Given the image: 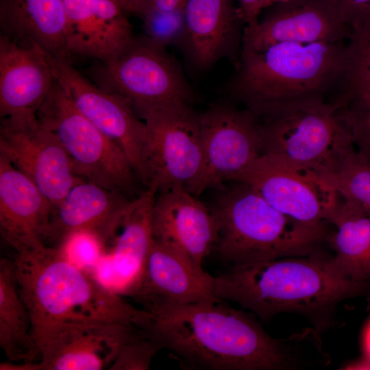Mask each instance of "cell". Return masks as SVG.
I'll use <instances>...</instances> for the list:
<instances>
[{"label": "cell", "mask_w": 370, "mask_h": 370, "mask_svg": "<svg viewBox=\"0 0 370 370\" xmlns=\"http://www.w3.org/2000/svg\"><path fill=\"white\" fill-rule=\"evenodd\" d=\"M245 27L256 26L262 12L272 5L275 0H237Z\"/></svg>", "instance_id": "34"}, {"label": "cell", "mask_w": 370, "mask_h": 370, "mask_svg": "<svg viewBox=\"0 0 370 370\" xmlns=\"http://www.w3.org/2000/svg\"><path fill=\"white\" fill-rule=\"evenodd\" d=\"M347 51L345 86L332 103L338 108L353 101L370 99V18L351 27Z\"/></svg>", "instance_id": "27"}, {"label": "cell", "mask_w": 370, "mask_h": 370, "mask_svg": "<svg viewBox=\"0 0 370 370\" xmlns=\"http://www.w3.org/2000/svg\"><path fill=\"white\" fill-rule=\"evenodd\" d=\"M350 28L370 18V0H330Z\"/></svg>", "instance_id": "33"}, {"label": "cell", "mask_w": 370, "mask_h": 370, "mask_svg": "<svg viewBox=\"0 0 370 370\" xmlns=\"http://www.w3.org/2000/svg\"><path fill=\"white\" fill-rule=\"evenodd\" d=\"M145 0H130L132 3L133 4L135 10H136V14H137L138 10L140 8V6L143 4V1Z\"/></svg>", "instance_id": "38"}, {"label": "cell", "mask_w": 370, "mask_h": 370, "mask_svg": "<svg viewBox=\"0 0 370 370\" xmlns=\"http://www.w3.org/2000/svg\"><path fill=\"white\" fill-rule=\"evenodd\" d=\"M51 210L34 183L0 156V232L15 254L47 247Z\"/></svg>", "instance_id": "19"}, {"label": "cell", "mask_w": 370, "mask_h": 370, "mask_svg": "<svg viewBox=\"0 0 370 370\" xmlns=\"http://www.w3.org/2000/svg\"><path fill=\"white\" fill-rule=\"evenodd\" d=\"M332 258L321 249L305 256L231 266L215 277V293L265 321L281 312L299 313L319 332L331 323L341 301L370 293V284L348 279Z\"/></svg>", "instance_id": "3"}, {"label": "cell", "mask_w": 370, "mask_h": 370, "mask_svg": "<svg viewBox=\"0 0 370 370\" xmlns=\"http://www.w3.org/2000/svg\"><path fill=\"white\" fill-rule=\"evenodd\" d=\"M157 192L153 186L147 187L131 201L106 245L112 288L120 295H127L138 282L152 247L151 210Z\"/></svg>", "instance_id": "23"}, {"label": "cell", "mask_w": 370, "mask_h": 370, "mask_svg": "<svg viewBox=\"0 0 370 370\" xmlns=\"http://www.w3.org/2000/svg\"><path fill=\"white\" fill-rule=\"evenodd\" d=\"M262 153L313 169L322 177L334 171L353 149L339 109L328 102L260 120Z\"/></svg>", "instance_id": "8"}, {"label": "cell", "mask_w": 370, "mask_h": 370, "mask_svg": "<svg viewBox=\"0 0 370 370\" xmlns=\"http://www.w3.org/2000/svg\"><path fill=\"white\" fill-rule=\"evenodd\" d=\"M350 32L330 0H283L267 8L256 26L244 27L242 49L257 51L280 42H344Z\"/></svg>", "instance_id": "15"}, {"label": "cell", "mask_w": 370, "mask_h": 370, "mask_svg": "<svg viewBox=\"0 0 370 370\" xmlns=\"http://www.w3.org/2000/svg\"><path fill=\"white\" fill-rule=\"evenodd\" d=\"M44 55L54 78L77 109L125 153L139 181L146 187L147 127L124 98L100 89L71 62Z\"/></svg>", "instance_id": "12"}, {"label": "cell", "mask_w": 370, "mask_h": 370, "mask_svg": "<svg viewBox=\"0 0 370 370\" xmlns=\"http://www.w3.org/2000/svg\"><path fill=\"white\" fill-rule=\"evenodd\" d=\"M0 156L31 180L52 208L84 180L75 174L58 138L37 116L1 119Z\"/></svg>", "instance_id": "13"}, {"label": "cell", "mask_w": 370, "mask_h": 370, "mask_svg": "<svg viewBox=\"0 0 370 370\" xmlns=\"http://www.w3.org/2000/svg\"><path fill=\"white\" fill-rule=\"evenodd\" d=\"M182 40L192 66L206 71L223 58L235 66L245 24L233 0H186Z\"/></svg>", "instance_id": "16"}, {"label": "cell", "mask_w": 370, "mask_h": 370, "mask_svg": "<svg viewBox=\"0 0 370 370\" xmlns=\"http://www.w3.org/2000/svg\"><path fill=\"white\" fill-rule=\"evenodd\" d=\"M127 295L148 312L169 306L222 301L215 293V277L183 250L155 239L142 275Z\"/></svg>", "instance_id": "14"}, {"label": "cell", "mask_w": 370, "mask_h": 370, "mask_svg": "<svg viewBox=\"0 0 370 370\" xmlns=\"http://www.w3.org/2000/svg\"><path fill=\"white\" fill-rule=\"evenodd\" d=\"M368 295H369V297H368V301H369L368 307L370 308V294H369Z\"/></svg>", "instance_id": "39"}, {"label": "cell", "mask_w": 370, "mask_h": 370, "mask_svg": "<svg viewBox=\"0 0 370 370\" xmlns=\"http://www.w3.org/2000/svg\"><path fill=\"white\" fill-rule=\"evenodd\" d=\"M186 0H145L138 10L137 15L147 8L162 11H173L182 10Z\"/></svg>", "instance_id": "35"}, {"label": "cell", "mask_w": 370, "mask_h": 370, "mask_svg": "<svg viewBox=\"0 0 370 370\" xmlns=\"http://www.w3.org/2000/svg\"><path fill=\"white\" fill-rule=\"evenodd\" d=\"M149 312L150 319L141 328L195 369L291 370L323 367L328 361L317 330L275 338L251 315L222 301Z\"/></svg>", "instance_id": "1"}, {"label": "cell", "mask_w": 370, "mask_h": 370, "mask_svg": "<svg viewBox=\"0 0 370 370\" xmlns=\"http://www.w3.org/2000/svg\"><path fill=\"white\" fill-rule=\"evenodd\" d=\"M151 225L155 240L178 247L201 265L218 241L219 226L211 209L182 187L156 197Z\"/></svg>", "instance_id": "20"}, {"label": "cell", "mask_w": 370, "mask_h": 370, "mask_svg": "<svg viewBox=\"0 0 370 370\" xmlns=\"http://www.w3.org/2000/svg\"><path fill=\"white\" fill-rule=\"evenodd\" d=\"M362 346L365 354L364 360L370 365V321L364 330Z\"/></svg>", "instance_id": "36"}, {"label": "cell", "mask_w": 370, "mask_h": 370, "mask_svg": "<svg viewBox=\"0 0 370 370\" xmlns=\"http://www.w3.org/2000/svg\"><path fill=\"white\" fill-rule=\"evenodd\" d=\"M37 117L62 145L77 176L128 197L135 192L139 180L125 153L77 109L56 79Z\"/></svg>", "instance_id": "6"}, {"label": "cell", "mask_w": 370, "mask_h": 370, "mask_svg": "<svg viewBox=\"0 0 370 370\" xmlns=\"http://www.w3.org/2000/svg\"><path fill=\"white\" fill-rule=\"evenodd\" d=\"M132 199L123 193L82 180L52 208L45 238L47 247L60 249L75 233L96 234L106 247Z\"/></svg>", "instance_id": "17"}, {"label": "cell", "mask_w": 370, "mask_h": 370, "mask_svg": "<svg viewBox=\"0 0 370 370\" xmlns=\"http://www.w3.org/2000/svg\"><path fill=\"white\" fill-rule=\"evenodd\" d=\"M138 16L143 21L145 35L158 43L165 47L182 39L184 28L183 9L162 11L147 8Z\"/></svg>", "instance_id": "30"}, {"label": "cell", "mask_w": 370, "mask_h": 370, "mask_svg": "<svg viewBox=\"0 0 370 370\" xmlns=\"http://www.w3.org/2000/svg\"><path fill=\"white\" fill-rule=\"evenodd\" d=\"M55 78L43 51L0 36V117L37 116Z\"/></svg>", "instance_id": "21"}, {"label": "cell", "mask_w": 370, "mask_h": 370, "mask_svg": "<svg viewBox=\"0 0 370 370\" xmlns=\"http://www.w3.org/2000/svg\"><path fill=\"white\" fill-rule=\"evenodd\" d=\"M123 8L126 12L136 14L135 8L130 0H112Z\"/></svg>", "instance_id": "37"}, {"label": "cell", "mask_w": 370, "mask_h": 370, "mask_svg": "<svg viewBox=\"0 0 370 370\" xmlns=\"http://www.w3.org/2000/svg\"><path fill=\"white\" fill-rule=\"evenodd\" d=\"M202 166L187 189L197 197L224 184L261 156L260 119L247 109L225 103L212 105L200 114Z\"/></svg>", "instance_id": "11"}, {"label": "cell", "mask_w": 370, "mask_h": 370, "mask_svg": "<svg viewBox=\"0 0 370 370\" xmlns=\"http://www.w3.org/2000/svg\"><path fill=\"white\" fill-rule=\"evenodd\" d=\"M80 269L86 271L95 268L105 255V247L95 234L79 232L71 236L60 249Z\"/></svg>", "instance_id": "31"}, {"label": "cell", "mask_w": 370, "mask_h": 370, "mask_svg": "<svg viewBox=\"0 0 370 370\" xmlns=\"http://www.w3.org/2000/svg\"><path fill=\"white\" fill-rule=\"evenodd\" d=\"M224 187L210 208L219 226L214 249L231 266L308 256L328 240L325 225H310L272 207L241 182Z\"/></svg>", "instance_id": "5"}, {"label": "cell", "mask_w": 370, "mask_h": 370, "mask_svg": "<svg viewBox=\"0 0 370 370\" xmlns=\"http://www.w3.org/2000/svg\"><path fill=\"white\" fill-rule=\"evenodd\" d=\"M343 199L370 216V158L353 149L338 167L323 176Z\"/></svg>", "instance_id": "28"}, {"label": "cell", "mask_w": 370, "mask_h": 370, "mask_svg": "<svg viewBox=\"0 0 370 370\" xmlns=\"http://www.w3.org/2000/svg\"><path fill=\"white\" fill-rule=\"evenodd\" d=\"M279 1H283V0H275V2ZM275 2H274V3H275Z\"/></svg>", "instance_id": "40"}, {"label": "cell", "mask_w": 370, "mask_h": 370, "mask_svg": "<svg viewBox=\"0 0 370 370\" xmlns=\"http://www.w3.org/2000/svg\"><path fill=\"white\" fill-rule=\"evenodd\" d=\"M328 223L336 227L328 238L334 267L352 281L370 284V216L341 197Z\"/></svg>", "instance_id": "25"}, {"label": "cell", "mask_w": 370, "mask_h": 370, "mask_svg": "<svg viewBox=\"0 0 370 370\" xmlns=\"http://www.w3.org/2000/svg\"><path fill=\"white\" fill-rule=\"evenodd\" d=\"M0 27L12 40L71 62L62 0H0Z\"/></svg>", "instance_id": "24"}, {"label": "cell", "mask_w": 370, "mask_h": 370, "mask_svg": "<svg viewBox=\"0 0 370 370\" xmlns=\"http://www.w3.org/2000/svg\"><path fill=\"white\" fill-rule=\"evenodd\" d=\"M140 118L147 127V187L187 190L202 166L200 114L188 102L173 101L149 108Z\"/></svg>", "instance_id": "9"}, {"label": "cell", "mask_w": 370, "mask_h": 370, "mask_svg": "<svg viewBox=\"0 0 370 370\" xmlns=\"http://www.w3.org/2000/svg\"><path fill=\"white\" fill-rule=\"evenodd\" d=\"M100 89L126 99L140 117L147 110L173 101L190 103L193 92L165 47L147 36L134 37L121 51L90 69Z\"/></svg>", "instance_id": "7"}, {"label": "cell", "mask_w": 370, "mask_h": 370, "mask_svg": "<svg viewBox=\"0 0 370 370\" xmlns=\"http://www.w3.org/2000/svg\"><path fill=\"white\" fill-rule=\"evenodd\" d=\"M339 110L356 150L370 158V99L353 101Z\"/></svg>", "instance_id": "32"}, {"label": "cell", "mask_w": 370, "mask_h": 370, "mask_svg": "<svg viewBox=\"0 0 370 370\" xmlns=\"http://www.w3.org/2000/svg\"><path fill=\"white\" fill-rule=\"evenodd\" d=\"M162 346L142 328L136 326L108 369V370H147Z\"/></svg>", "instance_id": "29"}, {"label": "cell", "mask_w": 370, "mask_h": 370, "mask_svg": "<svg viewBox=\"0 0 370 370\" xmlns=\"http://www.w3.org/2000/svg\"><path fill=\"white\" fill-rule=\"evenodd\" d=\"M272 207L305 224L323 225L341 196L316 171L281 157L263 154L236 175Z\"/></svg>", "instance_id": "10"}, {"label": "cell", "mask_w": 370, "mask_h": 370, "mask_svg": "<svg viewBox=\"0 0 370 370\" xmlns=\"http://www.w3.org/2000/svg\"><path fill=\"white\" fill-rule=\"evenodd\" d=\"M136 325L70 322L60 325L40 352V370L108 369Z\"/></svg>", "instance_id": "18"}, {"label": "cell", "mask_w": 370, "mask_h": 370, "mask_svg": "<svg viewBox=\"0 0 370 370\" xmlns=\"http://www.w3.org/2000/svg\"><path fill=\"white\" fill-rule=\"evenodd\" d=\"M347 73V42H280L257 51L241 49L228 86L236 100L264 120L332 103Z\"/></svg>", "instance_id": "2"}, {"label": "cell", "mask_w": 370, "mask_h": 370, "mask_svg": "<svg viewBox=\"0 0 370 370\" xmlns=\"http://www.w3.org/2000/svg\"><path fill=\"white\" fill-rule=\"evenodd\" d=\"M66 42L73 57L106 61L134 37L125 11L112 0H62Z\"/></svg>", "instance_id": "22"}, {"label": "cell", "mask_w": 370, "mask_h": 370, "mask_svg": "<svg viewBox=\"0 0 370 370\" xmlns=\"http://www.w3.org/2000/svg\"><path fill=\"white\" fill-rule=\"evenodd\" d=\"M0 347L14 362L40 360L31 335L28 309L21 295L13 260H0Z\"/></svg>", "instance_id": "26"}, {"label": "cell", "mask_w": 370, "mask_h": 370, "mask_svg": "<svg viewBox=\"0 0 370 370\" xmlns=\"http://www.w3.org/2000/svg\"><path fill=\"white\" fill-rule=\"evenodd\" d=\"M28 309L31 335L40 354L53 332L70 322L147 323L151 314L135 308L60 249L49 247L12 260Z\"/></svg>", "instance_id": "4"}]
</instances>
